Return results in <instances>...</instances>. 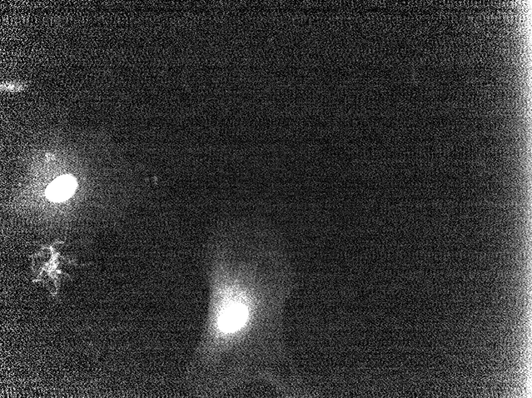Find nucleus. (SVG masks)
<instances>
[{
  "label": "nucleus",
  "mask_w": 532,
  "mask_h": 398,
  "mask_svg": "<svg viewBox=\"0 0 532 398\" xmlns=\"http://www.w3.org/2000/svg\"><path fill=\"white\" fill-rule=\"evenodd\" d=\"M77 188L76 178L71 176L60 177L49 186L47 196L54 202H62L71 197Z\"/></svg>",
  "instance_id": "1"
}]
</instances>
